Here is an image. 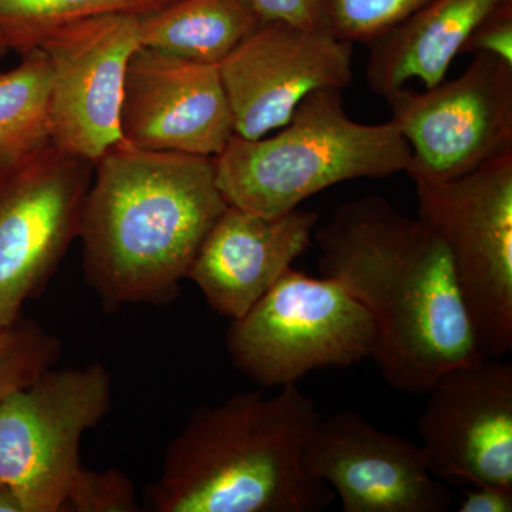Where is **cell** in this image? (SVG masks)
Here are the masks:
<instances>
[{"mask_svg": "<svg viewBox=\"0 0 512 512\" xmlns=\"http://www.w3.org/2000/svg\"><path fill=\"white\" fill-rule=\"evenodd\" d=\"M302 463L338 494L345 512H446L453 495L420 446L376 429L355 412L320 417Z\"/></svg>", "mask_w": 512, "mask_h": 512, "instance_id": "cell-13", "label": "cell"}, {"mask_svg": "<svg viewBox=\"0 0 512 512\" xmlns=\"http://www.w3.org/2000/svg\"><path fill=\"white\" fill-rule=\"evenodd\" d=\"M419 420L421 453L433 476L512 488V365L480 357L430 387Z\"/></svg>", "mask_w": 512, "mask_h": 512, "instance_id": "cell-12", "label": "cell"}, {"mask_svg": "<svg viewBox=\"0 0 512 512\" xmlns=\"http://www.w3.org/2000/svg\"><path fill=\"white\" fill-rule=\"evenodd\" d=\"M503 0H427L392 29L367 43V86L379 96L420 80L443 82L473 30Z\"/></svg>", "mask_w": 512, "mask_h": 512, "instance_id": "cell-16", "label": "cell"}, {"mask_svg": "<svg viewBox=\"0 0 512 512\" xmlns=\"http://www.w3.org/2000/svg\"><path fill=\"white\" fill-rule=\"evenodd\" d=\"M170 0H0V46L19 56L63 26L103 13H144Z\"/></svg>", "mask_w": 512, "mask_h": 512, "instance_id": "cell-19", "label": "cell"}, {"mask_svg": "<svg viewBox=\"0 0 512 512\" xmlns=\"http://www.w3.org/2000/svg\"><path fill=\"white\" fill-rule=\"evenodd\" d=\"M111 409V377L100 363L47 369L0 403V483L26 512L67 511L83 470L80 443Z\"/></svg>", "mask_w": 512, "mask_h": 512, "instance_id": "cell-7", "label": "cell"}, {"mask_svg": "<svg viewBox=\"0 0 512 512\" xmlns=\"http://www.w3.org/2000/svg\"><path fill=\"white\" fill-rule=\"evenodd\" d=\"M490 55L512 64V0H503L473 30L461 55Z\"/></svg>", "mask_w": 512, "mask_h": 512, "instance_id": "cell-23", "label": "cell"}, {"mask_svg": "<svg viewBox=\"0 0 512 512\" xmlns=\"http://www.w3.org/2000/svg\"><path fill=\"white\" fill-rule=\"evenodd\" d=\"M62 342L35 320L0 328V403L55 366Z\"/></svg>", "mask_w": 512, "mask_h": 512, "instance_id": "cell-20", "label": "cell"}, {"mask_svg": "<svg viewBox=\"0 0 512 512\" xmlns=\"http://www.w3.org/2000/svg\"><path fill=\"white\" fill-rule=\"evenodd\" d=\"M410 158L392 121L350 119L343 90L323 89L309 94L275 136L234 134L214 164L229 205L278 217L333 185L406 173Z\"/></svg>", "mask_w": 512, "mask_h": 512, "instance_id": "cell-4", "label": "cell"}, {"mask_svg": "<svg viewBox=\"0 0 512 512\" xmlns=\"http://www.w3.org/2000/svg\"><path fill=\"white\" fill-rule=\"evenodd\" d=\"M93 168L55 144L0 165V328L22 318L79 238Z\"/></svg>", "mask_w": 512, "mask_h": 512, "instance_id": "cell-8", "label": "cell"}, {"mask_svg": "<svg viewBox=\"0 0 512 512\" xmlns=\"http://www.w3.org/2000/svg\"><path fill=\"white\" fill-rule=\"evenodd\" d=\"M352 57V43L329 30L262 23L218 64L235 136H268L292 119L309 94L345 90Z\"/></svg>", "mask_w": 512, "mask_h": 512, "instance_id": "cell-11", "label": "cell"}, {"mask_svg": "<svg viewBox=\"0 0 512 512\" xmlns=\"http://www.w3.org/2000/svg\"><path fill=\"white\" fill-rule=\"evenodd\" d=\"M137 20L141 46L205 64H220L265 22L248 0H170Z\"/></svg>", "mask_w": 512, "mask_h": 512, "instance_id": "cell-17", "label": "cell"}, {"mask_svg": "<svg viewBox=\"0 0 512 512\" xmlns=\"http://www.w3.org/2000/svg\"><path fill=\"white\" fill-rule=\"evenodd\" d=\"M427 0H323L329 32L349 43L372 42Z\"/></svg>", "mask_w": 512, "mask_h": 512, "instance_id": "cell-21", "label": "cell"}, {"mask_svg": "<svg viewBox=\"0 0 512 512\" xmlns=\"http://www.w3.org/2000/svg\"><path fill=\"white\" fill-rule=\"evenodd\" d=\"M93 171L77 238L87 284L109 311L173 301L228 205L214 158L121 141Z\"/></svg>", "mask_w": 512, "mask_h": 512, "instance_id": "cell-2", "label": "cell"}, {"mask_svg": "<svg viewBox=\"0 0 512 512\" xmlns=\"http://www.w3.org/2000/svg\"><path fill=\"white\" fill-rule=\"evenodd\" d=\"M460 512H511L512 488L494 487V485H473L464 490Z\"/></svg>", "mask_w": 512, "mask_h": 512, "instance_id": "cell-25", "label": "cell"}, {"mask_svg": "<svg viewBox=\"0 0 512 512\" xmlns=\"http://www.w3.org/2000/svg\"><path fill=\"white\" fill-rule=\"evenodd\" d=\"M0 70V165L22 160L53 144L50 64L40 47Z\"/></svg>", "mask_w": 512, "mask_h": 512, "instance_id": "cell-18", "label": "cell"}, {"mask_svg": "<svg viewBox=\"0 0 512 512\" xmlns=\"http://www.w3.org/2000/svg\"><path fill=\"white\" fill-rule=\"evenodd\" d=\"M265 22H284L315 30H329L323 0H248Z\"/></svg>", "mask_w": 512, "mask_h": 512, "instance_id": "cell-24", "label": "cell"}, {"mask_svg": "<svg viewBox=\"0 0 512 512\" xmlns=\"http://www.w3.org/2000/svg\"><path fill=\"white\" fill-rule=\"evenodd\" d=\"M140 510L136 491L130 478L119 470H89L73 485L67 500V511L76 512H136Z\"/></svg>", "mask_w": 512, "mask_h": 512, "instance_id": "cell-22", "label": "cell"}, {"mask_svg": "<svg viewBox=\"0 0 512 512\" xmlns=\"http://www.w3.org/2000/svg\"><path fill=\"white\" fill-rule=\"evenodd\" d=\"M384 99L409 144L414 184L456 180L512 151V64L498 57L474 55L457 79Z\"/></svg>", "mask_w": 512, "mask_h": 512, "instance_id": "cell-9", "label": "cell"}, {"mask_svg": "<svg viewBox=\"0 0 512 512\" xmlns=\"http://www.w3.org/2000/svg\"><path fill=\"white\" fill-rule=\"evenodd\" d=\"M6 55H8V52H6V50L3 49L2 46H0V64H2L3 57H5ZM0 70H2V69H0Z\"/></svg>", "mask_w": 512, "mask_h": 512, "instance_id": "cell-27", "label": "cell"}, {"mask_svg": "<svg viewBox=\"0 0 512 512\" xmlns=\"http://www.w3.org/2000/svg\"><path fill=\"white\" fill-rule=\"evenodd\" d=\"M225 343L239 372L262 387L293 386L323 367L372 357V315L339 282L291 268L242 318Z\"/></svg>", "mask_w": 512, "mask_h": 512, "instance_id": "cell-5", "label": "cell"}, {"mask_svg": "<svg viewBox=\"0 0 512 512\" xmlns=\"http://www.w3.org/2000/svg\"><path fill=\"white\" fill-rule=\"evenodd\" d=\"M141 46L136 13H103L56 30L40 45L50 64L52 140L93 165L121 143L124 80Z\"/></svg>", "mask_w": 512, "mask_h": 512, "instance_id": "cell-10", "label": "cell"}, {"mask_svg": "<svg viewBox=\"0 0 512 512\" xmlns=\"http://www.w3.org/2000/svg\"><path fill=\"white\" fill-rule=\"evenodd\" d=\"M120 128L141 150L220 156L234 136L220 67L138 47L127 66Z\"/></svg>", "mask_w": 512, "mask_h": 512, "instance_id": "cell-14", "label": "cell"}, {"mask_svg": "<svg viewBox=\"0 0 512 512\" xmlns=\"http://www.w3.org/2000/svg\"><path fill=\"white\" fill-rule=\"evenodd\" d=\"M322 417L296 384L265 397L238 393L204 406L165 451L148 487L154 512H318L335 500L303 450Z\"/></svg>", "mask_w": 512, "mask_h": 512, "instance_id": "cell-3", "label": "cell"}, {"mask_svg": "<svg viewBox=\"0 0 512 512\" xmlns=\"http://www.w3.org/2000/svg\"><path fill=\"white\" fill-rule=\"evenodd\" d=\"M416 191L419 218L446 245L478 345L504 357L512 349V151Z\"/></svg>", "mask_w": 512, "mask_h": 512, "instance_id": "cell-6", "label": "cell"}, {"mask_svg": "<svg viewBox=\"0 0 512 512\" xmlns=\"http://www.w3.org/2000/svg\"><path fill=\"white\" fill-rule=\"evenodd\" d=\"M318 214L301 207L266 217L227 205L202 242L187 279L212 311L242 318L311 245Z\"/></svg>", "mask_w": 512, "mask_h": 512, "instance_id": "cell-15", "label": "cell"}, {"mask_svg": "<svg viewBox=\"0 0 512 512\" xmlns=\"http://www.w3.org/2000/svg\"><path fill=\"white\" fill-rule=\"evenodd\" d=\"M319 271L372 315V359L399 392L426 394L454 367L485 357L439 234L377 195L340 205L315 232Z\"/></svg>", "mask_w": 512, "mask_h": 512, "instance_id": "cell-1", "label": "cell"}, {"mask_svg": "<svg viewBox=\"0 0 512 512\" xmlns=\"http://www.w3.org/2000/svg\"><path fill=\"white\" fill-rule=\"evenodd\" d=\"M0 512H26L18 493L3 483H0Z\"/></svg>", "mask_w": 512, "mask_h": 512, "instance_id": "cell-26", "label": "cell"}]
</instances>
